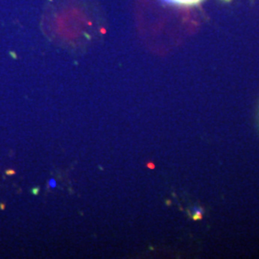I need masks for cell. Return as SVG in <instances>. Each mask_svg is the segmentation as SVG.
I'll return each mask as SVG.
<instances>
[{"instance_id":"6da1fadb","label":"cell","mask_w":259,"mask_h":259,"mask_svg":"<svg viewBox=\"0 0 259 259\" xmlns=\"http://www.w3.org/2000/svg\"><path fill=\"white\" fill-rule=\"evenodd\" d=\"M170 5H176V6H193L200 3L202 0H161Z\"/></svg>"},{"instance_id":"7a4b0ae2","label":"cell","mask_w":259,"mask_h":259,"mask_svg":"<svg viewBox=\"0 0 259 259\" xmlns=\"http://www.w3.org/2000/svg\"><path fill=\"white\" fill-rule=\"evenodd\" d=\"M192 218L194 220H198L202 218V209L201 208H194V214L192 215Z\"/></svg>"},{"instance_id":"3957f363","label":"cell","mask_w":259,"mask_h":259,"mask_svg":"<svg viewBox=\"0 0 259 259\" xmlns=\"http://www.w3.org/2000/svg\"><path fill=\"white\" fill-rule=\"evenodd\" d=\"M48 185H49V187L51 188H55L57 186V182L54 179H51L49 182H48Z\"/></svg>"},{"instance_id":"277c9868","label":"cell","mask_w":259,"mask_h":259,"mask_svg":"<svg viewBox=\"0 0 259 259\" xmlns=\"http://www.w3.org/2000/svg\"><path fill=\"white\" fill-rule=\"evenodd\" d=\"M33 193L35 194V195H38V188H34V189H33Z\"/></svg>"},{"instance_id":"5b68a950","label":"cell","mask_w":259,"mask_h":259,"mask_svg":"<svg viewBox=\"0 0 259 259\" xmlns=\"http://www.w3.org/2000/svg\"><path fill=\"white\" fill-rule=\"evenodd\" d=\"M7 174H8V175H13V174H14V171H13V170H8V171H7Z\"/></svg>"}]
</instances>
